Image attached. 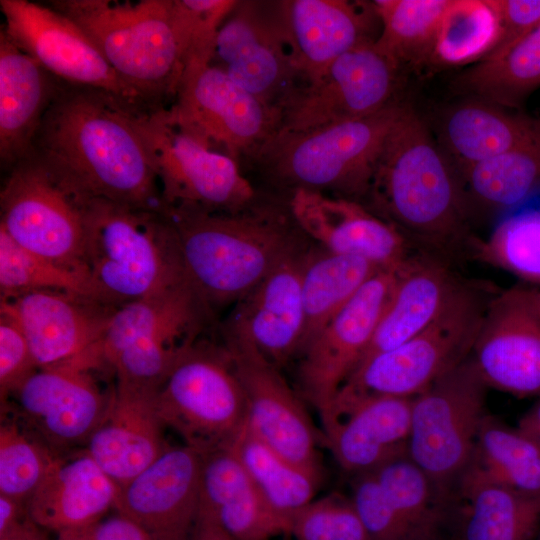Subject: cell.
Wrapping results in <instances>:
<instances>
[{"instance_id": "cell-5", "label": "cell", "mask_w": 540, "mask_h": 540, "mask_svg": "<svg viewBox=\"0 0 540 540\" xmlns=\"http://www.w3.org/2000/svg\"><path fill=\"white\" fill-rule=\"evenodd\" d=\"M405 104L300 132H275L251 156L276 182L296 189L366 197L383 146Z\"/></svg>"}, {"instance_id": "cell-13", "label": "cell", "mask_w": 540, "mask_h": 540, "mask_svg": "<svg viewBox=\"0 0 540 540\" xmlns=\"http://www.w3.org/2000/svg\"><path fill=\"white\" fill-rule=\"evenodd\" d=\"M400 72L374 41L362 44L289 95L280 107L276 132L306 131L376 114L396 102Z\"/></svg>"}, {"instance_id": "cell-1", "label": "cell", "mask_w": 540, "mask_h": 540, "mask_svg": "<svg viewBox=\"0 0 540 540\" xmlns=\"http://www.w3.org/2000/svg\"><path fill=\"white\" fill-rule=\"evenodd\" d=\"M132 109L105 92L61 81L30 153L84 196L165 212Z\"/></svg>"}, {"instance_id": "cell-38", "label": "cell", "mask_w": 540, "mask_h": 540, "mask_svg": "<svg viewBox=\"0 0 540 540\" xmlns=\"http://www.w3.org/2000/svg\"><path fill=\"white\" fill-rule=\"evenodd\" d=\"M231 447L267 502L290 524L292 517L315 499L321 473L282 456L247 426Z\"/></svg>"}, {"instance_id": "cell-9", "label": "cell", "mask_w": 540, "mask_h": 540, "mask_svg": "<svg viewBox=\"0 0 540 540\" xmlns=\"http://www.w3.org/2000/svg\"><path fill=\"white\" fill-rule=\"evenodd\" d=\"M167 208L236 212L258 197L238 161L213 150L172 121L167 107L132 109Z\"/></svg>"}, {"instance_id": "cell-12", "label": "cell", "mask_w": 540, "mask_h": 540, "mask_svg": "<svg viewBox=\"0 0 540 540\" xmlns=\"http://www.w3.org/2000/svg\"><path fill=\"white\" fill-rule=\"evenodd\" d=\"M107 370L98 343L73 358L37 368L9 396L18 420L56 452L86 445L111 400L114 384L105 388L97 376Z\"/></svg>"}, {"instance_id": "cell-20", "label": "cell", "mask_w": 540, "mask_h": 540, "mask_svg": "<svg viewBox=\"0 0 540 540\" xmlns=\"http://www.w3.org/2000/svg\"><path fill=\"white\" fill-rule=\"evenodd\" d=\"M470 356L487 387L540 396V317L520 287L490 300Z\"/></svg>"}, {"instance_id": "cell-25", "label": "cell", "mask_w": 540, "mask_h": 540, "mask_svg": "<svg viewBox=\"0 0 540 540\" xmlns=\"http://www.w3.org/2000/svg\"><path fill=\"white\" fill-rule=\"evenodd\" d=\"M157 391L115 382L108 409L84 447L119 486L170 447L156 408Z\"/></svg>"}, {"instance_id": "cell-45", "label": "cell", "mask_w": 540, "mask_h": 540, "mask_svg": "<svg viewBox=\"0 0 540 540\" xmlns=\"http://www.w3.org/2000/svg\"><path fill=\"white\" fill-rule=\"evenodd\" d=\"M56 451L18 419L0 426V494L27 503L42 482Z\"/></svg>"}, {"instance_id": "cell-41", "label": "cell", "mask_w": 540, "mask_h": 540, "mask_svg": "<svg viewBox=\"0 0 540 540\" xmlns=\"http://www.w3.org/2000/svg\"><path fill=\"white\" fill-rule=\"evenodd\" d=\"M500 33L492 0H449L437 29L432 62L476 64L494 49Z\"/></svg>"}, {"instance_id": "cell-3", "label": "cell", "mask_w": 540, "mask_h": 540, "mask_svg": "<svg viewBox=\"0 0 540 540\" xmlns=\"http://www.w3.org/2000/svg\"><path fill=\"white\" fill-rule=\"evenodd\" d=\"M185 277L212 310L241 301L296 250L287 207L255 202L236 212L167 208Z\"/></svg>"}, {"instance_id": "cell-8", "label": "cell", "mask_w": 540, "mask_h": 540, "mask_svg": "<svg viewBox=\"0 0 540 540\" xmlns=\"http://www.w3.org/2000/svg\"><path fill=\"white\" fill-rule=\"evenodd\" d=\"M165 428L201 454L231 446L246 426L244 391L227 348L198 340L156 394Z\"/></svg>"}, {"instance_id": "cell-52", "label": "cell", "mask_w": 540, "mask_h": 540, "mask_svg": "<svg viewBox=\"0 0 540 540\" xmlns=\"http://www.w3.org/2000/svg\"><path fill=\"white\" fill-rule=\"evenodd\" d=\"M192 540H235L206 510L200 507Z\"/></svg>"}, {"instance_id": "cell-48", "label": "cell", "mask_w": 540, "mask_h": 540, "mask_svg": "<svg viewBox=\"0 0 540 540\" xmlns=\"http://www.w3.org/2000/svg\"><path fill=\"white\" fill-rule=\"evenodd\" d=\"M38 368L15 316L0 306V395L9 396Z\"/></svg>"}, {"instance_id": "cell-18", "label": "cell", "mask_w": 540, "mask_h": 540, "mask_svg": "<svg viewBox=\"0 0 540 540\" xmlns=\"http://www.w3.org/2000/svg\"><path fill=\"white\" fill-rule=\"evenodd\" d=\"M398 269H381L373 275L300 353L302 392L320 416L330 410L367 350L394 289Z\"/></svg>"}, {"instance_id": "cell-14", "label": "cell", "mask_w": 540, "mask_h": 540, "mask_svg": "<svg viewBox=\"0 0 540 540\" xmlns=\"http://www.w3.org/2000/svg\"><path fill=\"white\" fill-rule=\"evenodd\" d=\"M0 9L7 36L57 79L105 92L136 109H152L121 79L86 32L49 4L0 0Z\"/></svg>"}, {"instance_id": "cell-4", "label": "cell", "mask_w": 540, "mask_h": 540, "mask_svg": "<svg viewBox=\"0 0 540 540\" xmlns=\"http://www.w3.org/2000/svg\"><path fill=\"white\" fill-rule=\"evenodd\" d=\"M85 269L103 300L121 306L186 282L165 212L86 197Z\"/></svg>"}, {"instance_id": "cell-11", "label": "cell", "mask_w": 540, "mask_h": 540, "mask_svg": "<svg viewBox=\"0 0 540 540\" xmlns=\"http://www.w3.org/2000/svg\"><path fill=\"white\" fill-rule=\"evenodd\" d=\"M86 197L30 153L8 170L0 192V228L21 247L88 275Z\"/></svg>"}, {"instance_id": "cell-35", "label": "cell", "mask_w": 540, "mask_h": 540, "mask_svg": "<svg viewBox=\"0 0 540 540\" xmlns=\"http://www.w3.org/2000/svg\"><path fill=\"white\" fill-rule=\"evenodd\" d=\"M380 270L366 259L327 250L305 255L302 268L305 331L300 353Z\"/></svg>"}, {"instance_id": "cell-29", "label": "cell", "mask_w": 540, "mask_h": 540, "mask_svg": "<svg viewBox=\"0 0 540 540\" xmlns=\"http://www.w3.org/2000/svg\"><path fill=\"white\" fill-rule=\"evenodd\" d=\"M60 83L0 29V161L5 170L30 154Z\"/></svg>"}, {"instance_id": "cell-30", "label": "cell", "mask_w": 540, "mask_h": 540, "mask_svg": "<svg viewBox=\"0 0 540 540\" xmlns=\"http://www.w3.org/2000/svg\"><path fill=\"white\" fill-rule=\"evenodd\" d=\"M200 507L235 540L290 532V522L267 502L231 446L202 454Z\"/></svg>"}, {"instance_id": "cell-10", "label": "cell", "mask_w": 540, "mask_h": 540, "mask_svg": "<svg viewBox=\"0 0 540 540\" xmlns=\"http://www.w3.org/2000/svg\"><path fill=\"white\" fill-rule=\"evenodd\" d=\"M486 389L469 356L412 398L407 453L445 499L473 458Z\"/></svg>"}, {"instance_id": "cell-51", "label": "cell", "mask_w": 540, "mask_h": 540, "mask_svg": "<svg viewBox=\"0 0 540 540\" xmlns=\"http://www.w3.org/2000/svg\"><path fill=\"white\" fill-rule=\"evenodd\" d=\"M27 516L25 503L0 494V536L12 530Z\"/></svg>"}, {"instance_id": "cell-16", "label": "cell", "mask_w": 540, "mask_h": 540, "mask_svg": "<svg viewBox=\"0 0 540 540\" xmlns=\"http://www.w3.org/2000/svg\"><path fill=\"white\" fill-rule=\"evenodd\" d=\"M223 337L244 391L248 430L287 459L321 473L315 427L277 366L229 319Z\"/></svg>"}, {"instance_id": "cell-53", "label": "cell", "mask_w": 540, "mask_h": 540, "mask_svg": "<svg viewBox=\"0 0 540 540\" xmlns=\"http://www.w3.org/2000/svg\"><path fill=\"white\" fill-rule=\"evenodd\" d=\"M0 540H49L44 529L38 526L29 515L16 527L0 536Z\"/></svg>"}, {"instance_id": "cell-22", "label": "cell", "mask_w": 540, "mask_h": 540, "mask_svg": "<svg viewBox=\"0 0 540 540\" xmlns=\"http://www.w3.org/2000/svg\"><path fill=\"white\" fill-rule=\"evenodd\" d=\"M411 406L412 398L404 397H336L320 417L340 467L355 476L407 452Z\"/></svg>"}, {"instance_id": "cell-33", "label": "cell", "mask_w": 540, "mask_h": 540, "mask_svg": "<svg viewBox=\"0 0 540 540\" xmlns=\"http://www.w3.org/2000/svg\"><path fill=\"white\" fill-rule=\"evenodd\" d=\"M459 486L466 501L459 540H532L540 527V498L522 495L466 471Z\"/></svg>"}, {"instance_id": "cell-19", "label": "cell", "mask_w": 540, "mask_h": 540, "mask_svg": "<svg viewBox=\"0 0 540 540\" xmlns=\"http://www.w3.org/2000/svg\"><path fill=\"white\" fill-rule=\"evenodd\" d=\"M202 454L169 447L120 486L115 511L160 540H192L200 509Z\"/></svg>"}, {"instance_id": "cell-34", "label": "cell", "mask_w": 540, "mask_h": 540, "mask_svg": "<svg viewBox=\"0 0 540 540\" xmlns=\"http://www.w3.org/2000/svg\"><path fill=\"white\" fill-rule=\"evenodd\" d=\"M471 214L515 207L540 187V136L460 174Z\"/></svg>"}, {"instance_id": "cell-26", "label": "cell", "mask_w": 540, "mask_h": 540, "mask_svg": "<svg viewBox=\"0 0 540 540\" xmlns=\"http://www.w3.org/2000/svg\"><path fill=\"white\" fill-rule=\"evenodd\" d=\"M304 257L295 251L283 259L238 302L229 317L276 366L301 351L305 331Z\"/></svg>"}, {"instance_id": "cell-40", "label": "cell", "mask_w": 540, "mask_h": 540, "mask_svg": "<svg viewBox=\"0 0 540 540\" xmlns=\"http://www.w3.org/2000/svg\"><path fill=\"white\" fill-rule=\"evenodd\" d=\"M401 519L420 540H441L446 500L405 452L371 471Z\"/></svg>"}, {"instance_id": "cell-49", "label": "cell", "mask_w": 540, "mask_h": 540, "mask_svg": "<svg viewBox=\"0 0 540 540\" xmlns=\"http://www.w3.org/2000/svg\"><path fill=\"white\" fill-rule=\"evenodd\" d=\"M492 1L499 15L501 33L494 49L481 61L500 58L540 24V0Z\"/></svg>"}, {"instance_id": "cell-6", "label": "cell", "mask_w": 540, "mask_h": 540, "mask_svg": "<svg viewBox=\"0 0 540 540\" xmlns=\"http://www.w3.org/2000/svg\"><path fill=\"white\" fill-rule=\"evenodd\" d=\"M48 4L93 40L152 109L173 102L182 76L171 0H53Z\"/></svg>"}, {"instance_id": "cell-44", "label": "cell", "mask_w": 540, "mask_h": 540, "mask_svg": "<svg viewBox=\"0 0 540 540\" xmlns=\"http://www.w3.org/2000/svg\"><path fill=\"white\" fill-rule=\"evenodd\" d=\"M475 256L518 278L540 286V210L512 214L478 240Z\"/></svg>"}, {"instance_id": "cell-2", "label": "cell", "mask_w": 540, "mask_h": 540, "mask_svg": "<svg viewBox=\"0 0 540 540\" xmlns=\"http://www.w3.org/2000/svg\"><path fill=\"white\" fill-rule=\"evenodd\" d=\"M366 197L383 220L425 253L447 261L472 248L470 215L459 173L422 118L408 105L390 132Z\"/></svg>"}, {"instance_id": "cell-17", "label": "cell", "mask_w": 540, "mask_h": 540, "mask_svg": "<svg viewBox=\"0 0 540 540\" xmlns=\"http://www.w3.org/2000/svg\"><path fill=\"white\" fill-rule=\"evenodd\" d=\"M212 65L279 113L301 80L278 2L238 1L220 27Z\"/></svg>"}, {"instance_id": "cell-50", "label": "cell", "mask_w": 540, "mask_h": 540, "mask_svg": "<svg viewBox=\"0 0 540 540\" xmlns=\"http://www.w3.org/2000/svg\"><path fill=\"white\" fill-rule=\"evenodd\" d=\"M56 540H160L132 519L116 512L89 526L57 534Z\"/></svg>"}, {"instance_id": "cell-23", "label": "cell", "mask_w": 540, "mask_h": 540, "mask_svg": "<svg viewBox=\"0 0 540 540\" xmlns=\"http://www.w3.org/2000/svg\"><path fill=\"white\" fill-rule=\"evenodd\" d=\"M23 329L39 367L73 358L103 338L119 306L62 291H34L1 298Z\"/></svg>"}, {"instance_id": "cell-28", "label": "cell", "mask_w": 540, "mask_h": 540, "mask_svg": "<svg viewBox=\"0 0 540 540\" xmlns=\"http://www.w3.org/2000/svg\"><path fill=\"white\" fill-rule=\"evenodd\" d=\"M465 284L447 261L427 253L411 256L398 269L390 299L360 363L403 344L426 328Z\"/></svg>"}, {"instance_id": "cell-55", "label": "cell", "mask_w": 540, "mask_h": 540, "mask_svg": "<svg viewBox=\"0 0 540 540\" xmlns=\"http://www.w3.org/2000/svg\"><path fill=\"white\" fill-rule=\"evenodd\" d=\"M520 288L528 303L540 317V288Z\"/></svg>"}, {"instance_id": "cell-47", "label": "cell", "mask_w": 540, "mask_h": 540, "mask_svg": "<svg viewBox=\"0 0 540 540\" xmlns=\"http://www.w3.org/2000/svg\"><path fill=\"white\" fill-rule=\"evenodd\" d=\"M350 498L369 540H420L395 511L371 472L354 476Z\"/></svg>"}, {"instance_id": "cell-27", "label": "cell", "mask_w": 540, "mask_h": 540, "mask_svg": "<svg viewBox=\"0 0 540 540\" xmlns=\"http://www.w3.org/2000/svg\"><path fill=\"white\" fill-rule=\"evenodd\" d=\"M119 490L85 449L58 452L26 509L38 526L59 534L101 520L115 509Z\"/></svg>"}, {"instance_id": "cell-46", "label": "cell", "mask_w": 540, "mask_h": 540, "mask_svg": "<svg viewBox=\"0 0 540 540\" xmlns=\"http://www.w3.org/2000/svg\"><path fill=\"white\" fill-rule=\"evenodd\" d=\"M295 540H369L351 498L330 494L314 499L291 519Z\"/></svg>"}, {"instance_id": "cell-56", "label": "cell", "mask_w": 540, "mask_h": 540, "mask_svg": "<svg viewBox=\"0 0 540 540\" xmlns=\"http://www.w3.org/2000/svg\"><path fill=\"white\" fill-rule=\"evenodd\" d=\"M537 540H540V531H539V533H538V538H537Z\"/></svg>"}, {"instance_id": "cell-43", "label": "cell", "mask_w": 540, "mask_h": 540, "mask_svg": "<svg viewBox=\"0 0 540 540\" xmlns=\"http://www.w3.org/2000/svg\"><path fill=\"white\" fill-rule=\"evenodd\" d=\"M237 3L171 0V24L182 68L180 83L212 65L220 27Z\"/></svg>"}, {"instance_id": "cell-32", "label": "cell", "mask_w": 540, "mask_h": 540, "mask_svg": "<svg viewBox=\"0 0 540 540\" xmlns=\"http://www.w3.org/2000/svg\"><path fill=\"white\" fill-rule=\"evenodd\" d=\"M540 136V119L470 98L447 110L436 138L459 175Z\"/></svg>"}, {"instance_id": "cell-39", "label": "cell", "mask_w": 540, "mask_h": 540, "mask_svg": "<svg viewBox=\"0 0 540 540\" xmlns=\"http://www.w3.org/2000/svg\"><path fill=\"white\" fill-rule=\"evenodd\" d=\"M448 1H373L381 25L375 46L401 68L432 62L437 29Z\"/></svg>"}, {"instance_id": "cell-37", "label": "cell", "mask_w": 540, "mask_h": 540, "mask_svg": "<svg viewBox=\"0 0 540 540\" xmlns=\"http://www.w3.org/2000/svg\"><path fill=\"white\" fill-rule=\"evenodd\" d=\"M453 86L471 98L519 107L540 86V24L500 58L465 70Z\"/></svg>"}, {"instance_id": "cell-15", "label": "cell", "mask_w": 540, "mask_h": 540, "mask_svg": "<svg viewBox=\"0 0 540 540\" xmlns=\"http://www.w3.org/2000/svg\"><path fill=\"white\" fill-rule=\"evenodd\" d=\"M167 112L183 131L237 161L251 157L279 122L276 110L214 65L183 80Z\"/></svg>"}, {"instance_id": "cell-21", "label": "cell", "mask_w": 540, "mask_h": 540, "mask_svg": "<svg viewBox=\"0 0 540 540\" xmlns=\"http://www.w3.org/2000/svg\"><path fill=\"white\" fill-rule=\"evenodd\" d=\"M287 207L297 227L324 250L360 257L381 269H398L412 256L406 237L358 201L296 189Z\"/></svg>"}, {"instance_id": "cell-42", "label": "cell", "mask_w": 540, "mask_h": 540, "mask_svg": "<svg viewBox=\"0 0 540 540\" xmlns=\"http://www.w3.org/2000/svg\"><path fill=\"white\" fill-rule=\"evenodd\" d=\"M34 291L69 292L105 302L89 275L21 247L0 228L1 298Z\"/></svg>"}, {"instance_id": "cell-24", "label": "cell", "mask_w": 540, "mask_h": 540, "mask_svg": "<svg viewBox=\"0 0 540 540\" xmlns=\"http://www.w3.org/2000/svg\"><path fill=\"white\" fill-rule=\"evenodd\" d=\"M292 62L301 84L322 74L352 49L376 40L372 2L288 0L278 2Z\"/></svg>"}, {"instance_id": "cell-54", "label": "cell", "mask_w": 540, "mask_h": 540, "mask_svg": "<svg viewBox=\"0 0 540 540\" xmlns=\"http://www.w3.org/2000/svg\"><path fill=\"white\" fill-rule=\"evenodd\" d=\"M518 427L534 436L540 435V401L521 418Z\"/></svg>"}, {"instance_id": "cell-36", "label": "cell", "mask_w": 540, "mask_h": 540, "mask_svg": "<svg viewBox=\"0 0 540 540\" xmlns=\"http://www.w3.org/2000/svg\"><path fill=\"white\" fill-rule=\"evenodd\" d=\"M466 471L522 495L540 498V440L487 417Z\"/></svg>"}, {"instance_id": "cell-31", "label": "cell", "mask_w": 540, "mask_h": 540, "mask_svg": "<svg viewBox=\"0 0 540 540\" xmlns=\"http://www.w3.org/2000/svg\"><path fill=\"white\" fill-rule=\"evenodd\" d=\"M211 309L193 292L168 314L148 323L110 362L115 382L158 390L178 359L197 341Z\"/></svg>"}, {"instance_id": "cell-7", "label": "cell", "mask_w": 540, "mask_h": 540, "mask_svg": "<svg viewBox=\"0 0 540 540\" xmlns=\"http://www.w3.org/2000/svg\"><path fill=\"white\" fill-rule=\"evenodd\" d=\"M490 300L465 284L426 328L360 363L336 397L418 395L471 355Z\"/></svg>"}]
</instances>
